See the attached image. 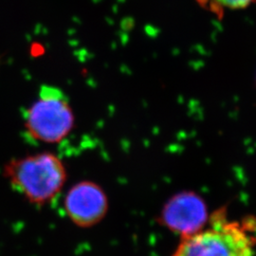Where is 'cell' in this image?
Returning <instances> with one entry per match:
<instances>
[{
	"label": "cell",
	"mask_w": 256,
	"mask_h": 256,
	"mask_svg": "<svg viewBox=\"0 0 256 256\" xmlns=\"http://www.w3.org/2000/svg\"><path fill=\"white\" fill-rule=\"evenodd\" d=\"M209 218L207 204L192 191L174 194L165 202L160 212L162 226L182 238L192 236L205 228Z\"/></svg>",
	"instance_id": "277c9868"
},
{
	"label": "cell",
	"mask_w": 256,
	"mask_h": 256,
	"mask_svg": "<svg viewBox=\"0 0 256 256\" xmlns=\"http://www.w3.org/2000/svg\"><path fill=\"white\" fill-rule=\"evenodd\" d=\"M75 124L74 110L59 88L44 84L36 100L24 114L28 134L38 142L58 144L70 135Z\"/></svg>",
	"instance_id": "3957f363"
},
{
	"label": "cell",
	"mask_w": 256,
	"mask_h": 256,
	"mask_svg": "<svg viewBox=\"0 0 256 256\" xmlns=\"http://www.w3.org/2000/svg\"><path fill=\"white\" fill-rule=\"evenodd\" d=\"M252 1L256 0H214L216 3L220 4L223 8L232 10L246 8Z\"/></svg>",
	"instance_id": "8992f818"
},
{
	"label": "cell",
	"mask_w": 256,
	"mask_h": 256,
	"mask_svg": "<svg viewBox=\"0 0 256 256\" xmlns=\"http://www.w3.org/2000/svg\"><path fill=\"white\" fill-rule=\"evenodd\" d=\"M256 247L245 225L227 221L221 210L212 218L209 229L182 238L172 256H256Z\"/></svg>",
	"instance_id": "7a4b0ae2"
},
{
	"label": "cell",
	"mask_w": 256,
	"mask_h": 256,
	"mask_svg": "<svg viewBox=\"0 0 256 256\" xmlns=\"http://www.w3.org/2000/svg\"><path fill=\"white\" fill-rule=\"evenodd\" d=\"M3 176L25 200L42 206L54 200L66 182V169L58 156L41 152L9 160Z\"/></svg>",
	"instance_id": "6da1fadb"
},
{
	"label": "cell",
	"mask_w": 256,
	"mask_h": 256,
	"mask_svg": "<svg viewBox=\"0 0 256 256\" xmlns=\"http://www.w3.org/2000/svg\"><path fill=\"white\" fill-rule=\"evenodd\" d=\"M68 218L79 228H92L104 220L108 210V198L97 183L84 180L74 184L64 196Z\"/></svg>",
	"instance_id": "5b68a950"
}]
</instances>
